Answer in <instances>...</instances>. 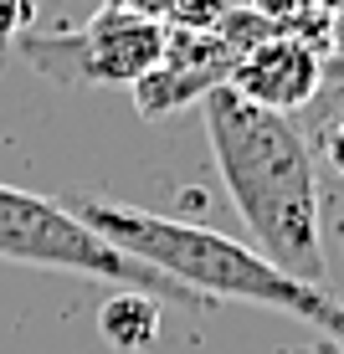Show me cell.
I'll return each instance as SVG.
<instances>
[{"mask_svg":"<svg viewBox=\"0 0 344 354\" xmlns=\"http://www.w3.org/2000/svg\"><path fill=\"white\" fill-rule=\"evenodd\" d=\"M237 10V0H170V16L185 31H216Z\"/></svg>","mask_w":344,"mask_h":354,"instance_id":"8","label":"cell"},{"mask_svg":"<svg viewBox=\"0 0 344 354\" xmlns=\"http://www.w3.org/2000/svg\"><path fill=\"white\" fill-rule=\"evenodd\" d=\"M318 82H324V62H318V52L309 41H298V36H267V41H257L252 52L237 57L226 88L257 108H267V113L288 118L293 108H303L318 93Z\"/></svg>","mask_w":344,"mask_h":354,"instance_id":"6","label":"cell"},{"mask_svg":"<svg viewBox=\"0 0 344 354\" xmlns=\"http://www.w3.org/2000/svg\"><path fill=\"white\" fill-rule=\"evenodd\" d=\"M237 67V52L221 41L216 31H170L165 36V57L134 82V97H139L144 118H165L175 108L206 97L211 88L231 77Z\"/></svg>","mask_w":344,"mask_h":354,"instance_id":"5","label":"cell"},{"mask_svg":"<svg viewBox=\"0 0 344 354\" xmlns=\"http://www.w3.org/2000/svg\"><path fill=\"white\" fill-rule=\"evenodd\" d=\"M0 262H26V267H52L72 277H98L129 292H144L154 303H185V308H211L206 292H195L175 277L154 272L150 262L118 252L108 236H98L88 221L67 211L62 201L0 185Z\"/></svg>","mask_w":344,"mask_h":354,"instance_id":"3","label":"cell"},{"mask_svg":"<svg viewBox=\"0 0 344 354\" xmlns=\"http://www.w3.org/2000/svg\"><path fill=\"white\" fill-rule=\"evenodd\" d=\"M206 139L237 216L247 221L257 252L293 272L298 283L324 288V236H318V180L303 133L282 113L237 97L221 82L201 97Z\"/></svg>","mask_w":344,"mask_h":354,"instance_id":"1","label":"cell"},{"mask_svg":"<svg viewBox=\"0 0 344 354\" xmlns=\"http://www.w3.org/2000/svg\"><path fill=\"white\" fill-rule=\"evenodd\" d=\"M78 221H88L98 236H108L118 252L150 262L154 272L175 277L206 298H231V303H257V308L288 313V319L318 328L324 339L344 344V303L329 288L298 283L293 272H282L278 262H267L257 247L237 236H221L211 226L175 221V216H154L139 205H114V201H93L78 195L67 205Z\"/></svg>","mask_w":344,"mask_h":354,"instance_id":"2","label":"cell"},{"mask_svg":"<svg viewBox=\"0 0 344 354\" xmlns=\"http://www.w3.org/2000/svg\"><path fill=\"white\" fill-rule=\"evenodd\" d=\"M36 21V0H0V52L16 46Z\"/></svg>","mask_w":344,"mask_h":354,"instance_id":"9","label":"cell"},{"mask_svg":"<svg viewBox=\"0 0 344 354\" xmlns=\"http://www.w3.org/2000/svg\"><path fill=\"white\" fill-rule=\"evenodd\" d=\"M165 36L170 21L108 6L82 31H57V36L26 31L16 46L46 82H67V88H124L129 82L134 88L165 57Z\"/></svg>","mask_w":344,"mask_h":354,"instance_id":"4","label":"cell"},{"mask_svg":"<svg viewBox=\"0 0 344 354\" xmlns=\"http://www.w3.org/2000/svg\"><path fill=\"white\" fill-rule=\"evenodd\" d=\"M98 334H103L114 349H124V354L150 349L154 339H159V303L144 298V292L118 288L114 298L98 308Z\"/></svg>","mask_w":344,"mask_h":354,"instance_id":"7","label":"cell"}]
</instances>
